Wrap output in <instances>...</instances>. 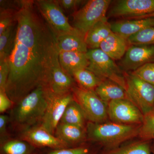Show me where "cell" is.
<instances>
[{
    "label": "cell",
    "instance_id": "cell-1",
    "mask_svg": "<svg viewBox=\"0 0 154 154\" xmlns=\"http://www.w3.org/2000/svg\"><path fill=\"white\" fill-rule=\"evenodd\" d=\"M15 44L8 59L6 93L17 103L40 85L59 53L55 35L39 14L34 1L19 2Z\"/></svg>",
    "mask_w": 154,
    "mask_h": 154
},
{
    "label": "cell",
    "instance_id": "cell-2",
    "mask_svg": "<svg viewBox=\"0 0 154 154\" xmlns=\"http://www.w3.org/2000/svg\"><path fill=\"white\" fill-rule=\"evenodd\" d=\"M47 106L44 86H38L14 104L9 115L12 128L20 133L39 125L44 117Z\"/></svg>",
    "mask_w": 154,
    "mask_h": 154
},
{
    "label": "cell",
    "instance_id": "cell-3",
    "mask_svg": "<svg viewBox=\"0 0 154 154\" xmlns=\"http://www.w3.org/2000/svg\"><path fill=\"white\" fill-rule=\"evenodd\" d=\"M140 126L113 122L99 123L88 122L86 126L87 139L103 145L110 149L139 136Z\"/></svg>",
    "mask_w": 154,
    "mask_h": 154
},
{
    "label": "cell",
    "instance_id": "cell-4",
    "mask_svg": "<svg viewBox=\"0 0 154 154\" xmlns=\"http://www.w3.org/2000/svg\"><path fill=\"white\" fill-rule=\"evenodd\" d=\"M87 55L89 61L87 68L102 81L110 80L126 90L125 73L113 59L100 48L88 50Z\"/></svg>",
    "mask_w": 154,
    "mask_h": 154
},
{
    "label": "cell",
    "instance_id": "cell-5",
    "mask_svg": "<svg viewBox=\"0 0 154 154\" xmlns=\"http://www.w3.org/2000/svg\"><path fill=\"white\" fill-rule=\"evenodd\" d=\"M110 0H90L72 15L73 26L85 37L87 33L97 22L106 17Z\"/></svg>",
    "mask_w": 154,
    "mask_h": 154
},
{
    "label": "cell",
    "instance_id": "cell-6",
    "mask_svg": "<svg viewBox=\"0 0 154 154\" xmlns=\"http://www.w3.org/2000/svg\"><path fill=\"white\" fill-rule=\"evenodd\" d=\"M72 93L88 122H106L108 118L107 104L99 98L95 91L80 88L76 85L72 89Z\"/></svg>",
    "mask_w": 154,
    "mask_h": 154
},
{
    "label": "cell",
    "instance_id": "cell-7",
    "mask_svg": "<svg viewBox=\"0 0 154 154\" xmlns=\"http://www.w3.org/2000/svg\"><path fill=\"white\" fill-rule=\"evenodd\" d=\"M34 2L39 14L55 37L66 33H80L70 25L58 1L37 0Z\"/></svg>",
    "mask_w": 154,
    "mask_h": 154
},
{
    "label": "cell",
    "instance_id": "cell-8",
    "mask_svg": "<svg viewBox=\"0 0 154 154\" xmlns=\"http://www.w3.org/2000/svg\"><path fill=\"white\" fill-rule=\"evenodd\" d=\"M126 93L130 100L144 116L154 111V86L137 78L132 73H125Z\"/></svg>",
    "mask_w": 154,
    "mask_h": 154
},
{
    "label": "cell",
    "instance_id": "cell-9",
    "mask_svg": "<svg viewBox=\"0 0 154 154\" xmlns=\"http://www.w3.org/2000/svg\"><path fill=\"white\" fill-rule=\"evenodd\" d=\"M44 88L47 97V106L40 125L54 135L56 128L59 123L64 111L74 98L72 93L59 96L53 94L45 87Z\"/></svg>",
    "mask_w": 154,
    "mask_h": 154
},
{
    "label": "cell",
    "instance_id": "cell-10",
    "mask_svg": "<svg viewBox=\"0 0 154 154\" xmlns=\"http://www.w3.org/2000/svg\"><path fill=\"white\" fill-rule=\"evenodd\" d=\"M108 118L111 122L125 125H141L144 116L128 99L111 101L107 105Z\"/></svg>",
    "mask_w": 154,
    "mask_h": 154
},
{
    "label": "cell",
    "instance_id": "cell-11",
    "mask_svg": "<svg viewBox=\"0 0 154 154\" xmlns=\"http://www.w3.org/2000/svg\"><path fill=\"white\" fill-rule=\"evenodd\" d=\"M58 54L53 61L43 86L56 95L63 96L72 93V89L77 84L73 78L62 68Z\"/></svg>",
    "mask_w": 154,
    "mask_h": 154
},
{
    "label": "cell",
    "instance_id": "cell-12",
    "mask_svg": "<svg viewBox=\"0 0 154 154\" xmlns=\"http://www.w3.org/2000/svg\"><path fill=\"white\" fill-rule=\"evenodd\" d=\"M154 12V0H119L110 9V17L134 19Z\"/></svg>",
    "mask_w": 154,
    "mask_h": 154
},
{
    "label": "cell",
    "instance_id": "cell-13",
    "mask_svg": "<svg viewBox=\"0 0 154 154\" xmlns=\"http://www.w3.org/2000/svg\"><path fill=\"white\" fill-rule=\"evenodd\" d=\"M18 138L27 141L36 148L48 147L54 149L69 148L63 142L40 125L20 133Z\"/></svg>",
    "mask_w": 154,
    "mask_h": 154
},
{
    "label": "cell",
    "instance_id": "cell-14",
    "mask_svg": "<svg viewBox=\"0 0 154 154\" xmlns=\"http://www.w3.org/2000/svg\"><path fill=\"white\" fill-rule=\"evenodd\" d=\"M154 60V45H131L120 65L126 71L136 69Z\"/></svg>",
    "mask_w": 154,
    "mask_h": 154
},
{
    "label": "cell",
    "instance_id": "cell-15",
    "mask_svg": "<svg viewBox=\"0 0 154 154\" xmlns=\"http://www.w3.org/2000/svg\"><path fill=\"white\" fill-rule=\"evenodd\" d=\"M54 135L69 148L82 145L88 141L86 128L60 122L56 128Z\"/></svg>",
    "mask_w": 154,
    "mask_h": 154
},
{
    "label": "cell",
    "instance_id": "cell-16",
    "mask_svg": "<svg viewBox=\"0 0 154 154\" xmlns=\"http://www.w3.org/2000/svg\"><path fill=\"white\" fill-rule=\"evenodd\" d=\"M111 30L125 39L146 28L154 26V17L118 21L111 24Z\"/></svg>",
    "mask_w": 154,
    "mask_h": 154
},
{
    "label": "cell",
    "instance_id": "cell-17",
    "mask_svg": "<svg viewBox=\"0 0 154 154\" xmlns=\"http://www.w3.org/2000/svg\"><path fill=\"white\" fill-rule=\"evenodd\" d=\"M58 58L62 68L72 77L75 71L80 69L87 68L89 64L87 53L61 51L59 52Z\"/></svg>",
    "mask_w": 154,
    "mask_h": 154
},
{
    "label": "cell",
    "instance_id": "cell-18",
    "mask_svg": "<svg viewBox=\"0 0 154 154\" xmlns=\"http://www.w3.org/2000/svg\"><path fill=\"white\" fill-rule=\"evenodd\" d=\"M127 39L112 32L100 45L99 48L113 60H121L128 48Z\"/></svg>",
    "mask_w": 154,
    "mask_h": 154
},
{
    "label": "cell",
    "instance_id": "cell-19",
    "mask_svg": "<svg viewBox=\"0 0 154 154\" xmlns=\"http://www.w3.org/2000/svg\"><path fill=\"white\" fill-rule=\"evenodd\" d=\"M55 37L58 52L61 51L88 52V48L85 37L81 33H66Z\"/></svg>",
    "mask_w": 154,
    "mask_h": 154
},
{
    "label": "cell",
    "instance_id": "cell-20",
    "mask_svg": "<svg viewBox=\"0 0 154 154\" xmlns=\"http://www.w3.org/2000/svg\"><path fill=\"white\" fill-rule=\"evenodd\" d=\"M112 32L111 23L108 22L107 17L97 22L89 30L85 37L88 48H99L102 42Z\"/></svg>",
    "mask_w": 154,
    "mask_h": 154
},
{
    "label": "cell",
    "instance_id": "cell-21",
    "mask_svg": "<svg viewBox=\"0 0 154 154\" xmlns=\"http://www.w3.org/2000/svg\"><path fill=\"white\" fill-rule=\"evenodd\" d=\"M94 91L99 98L107 105L114 100L128 99L125 89L110 80L102 81Z\"/></svg>",
    "mask_w": 154,
    "mask_h": 154
},
{
    "label": "cell",
    "instance_id": "cell-22",
    "mask_svg": "<svg viewBox=\"0 0 154 154\" xmlns=\"http://www.w3.org/2000/svg\"><path fill=\"white\" fill-rule=\"evenodd\" d=\"M88 122L82 109L75 99L66 106L60 121V123L85 128H86Z\"/></svg>",
    "mask_w": 154,
    "mask_h": 154
},
{
    "label": "cell",
    "instance_id": "cell-23",
    "mask_svg": "<svg viewBox=\"0 0 154 154\" xmlns=\"http://www.w3.org/2000/svg\"><path fill=\"white\" fill-rule=\"evenodd\" d=\"M36 148L20 139L9 138L0 142L1 154H36Z\"/></svg>",
    "mask_w": 154,
    "mask_h": 154
},
{
    "label": "cell",
    "instance_id": "cell-24",
    "mask_svg": "<svg viewBox=\"0 0 154 154\" xmlns=\"http://www.w3.org/2000/svg\"><path fill=\"white\" fill-rule=\"evenodd\" d=\"M103 154H151L149 141L141 140L110 149Z\"/></svg>",
    "mask_w": 154,
    "mask_h": 154
},
{
    "label": "cell",
    "instance_id": "cell-25",
    "mask_svg": "<svg viewBox=\"0 0 154 154\" xmlns=\"http://www.w3.org/2000/svg\"><path fill=\"white\" fill-rule=\"evenodd\" d=\"M17 27V22L0 35V60L8 59L15 44Z\"/></svg>",
    "mask_w": 154,
    "mask_h": 154
},
{
    "label": "cell",
    "instance_id": "cell-26",
    "mask_svg": "<svg viewBox=\"0 0 154 154\" xmlns=\"http://www.w3.org/2000/svg\"><path fill=\"white\" fill-rule=\"evenodd\" d=\"M72 77L77 85L80 88L92 91H94L102 81L87 68L80 69L75 71Z\"/></svg>",
    "mask_w": 154,
    "mask_h": 154
},
{
    "label": "cell",
    "instance_id": "cell-27",
    "mask_svg": "<svg viewBox=\"0 0 154 154\" xmlns=\"http://www.w3.org/2000/svg\"><path fill=\"white\" fill-rule=\"evenodd\" d=\"M127 41L130 45H154V26L130 36Z\"/></svg>",
    "mask_w": 154,
    "mask_h": 154
},
{
    "label": "cell",
    "instance_id": "cell-28",
    "mask_svg": "<svg viewBox=\"0 0 154 154\" xmlns=\"http://www.w3.org/2000/svg\"><path fill=\"white\" fill-rule=\"evenodd\" d=\"M139 137L143 140H154V111L144 116Z\"/></svg>",
    "mask_w": 154,
    "mask_h": 154
},
{
    "label": "cell",
    "instance_id": "cell-29",
    "mask_svg": "<svg viewBox=\"0 0 154 154\" xmlns=\"http://www.w3.org/2000/svg\"><path fill=\"white\" fill-rule=\"evenodd\" d=\"M18 9L1 8L0 12V35L8 27L17 22Z\"/></svg>",
    "mask_w": 154,
    "mask_h": 154
},
{
    "label": "cell",
    "instance_id": "cell-30",
    "mask_svg": "<svg viewBox=\"0 0 154 154\" xmlns=\"http://www.w3.org/2000/svg\"><path fill=\"white\" fill-rule=\"evenodd\" d=\"M131 73L141 80L154 86V62L146 63Z\"/></svg>",
    "mask_w": 154,
    "mask_h": 154
},
{
    "label": "cell",
    "instance_id": "cell-31",
    "mask_svg": "<svg viewBox=\"0 0 154 154\" xmlns=\"http://www.w3.org/2000/svg\"><path fill=\"white\" fill-rule=\"evenodd\" d=\"M91 149L89 146L85 144L74 147L51 149L46 154H91Z\"/></svg>",
    "mask_w": 154,
    "mask_h": 154
},
{
    "label": "cell",
    "instance_id": "cell-32",
    "mask_svg": "<svg viewBox=\"0 0 154 154\" xmlns=\"http://www.w3.org/2000/svg\"><path fill=\"white\" fill-rule=\"evenodd\" d=\"M9 74L8 59L0 60V90H5Z\"/></svg>",
    "mask_w": 154,
    "mask_h": 154
},
{
    "label": "cell",
    "instance_id": "cell-33",
    "mask_svg": "<svg viewBox=\"0 0 154 154\" xmlns=\"http://www.w3.org/2000/svg\"><path fill=\"white\" fill-rule=\"evenodd\" d=\"M14 103L9 98L5 90H0V113L4 114L6 111L11 110Z\"/></svg>",
    "mask_w": 154,
    "mask_h": 154
},
{
    "label": "cell",
    "instance_id": "cell-34",
    "mask_svg": "<svg viewBox=\"0 0 154 154\" xmlns=\"http://www.w3.org/2000/svg\"><path fill=\"white\" fill-rule=\"evenodd\" d=\"M10 122V116L7 114L0 115V142L10 138L8 131V124Z\"/></svg>",
    "mask_w": 154,
    "mask_h": 154
},
{
    "label": "cell",
    "instance_id": "cell-35",
    "mask_svg": "<svg viewBox=\"0 0 154 154\" xmlns=\"http://www.w3.org/2000/svg\"><path fill=\"white\" fill-rule=\"evenodd\" d=\"M58 1L61 7L66 11H72L84 2L81 0H60Z\"/></svg>",
    "mask_w": 154,
    "mask_h": 154
},
{
    "label": "cell",
    "instance_id": "cell-36",
    "mask_svg": "<svg viewBox=\"0 0 154 154\" xmlns=\"http://www.w3.org/2000/svg\"><path fill=\"white\" fill-rule=\"evenodd\" d=\"M151 17H154V12L152 13V14H148V15L142 16V17H137V18H135L134 19H144V18H151Z\"/></svg>",
    "mask_w": 154,
    "mask_h": 154
},
{
    "label": "cell",
    "instance_id": "cell-37",
    "mask_svg": "<svg viewBox=\"0 0 154 154\" xmlns=\"http://www.w3.org/2000/svg\"><path fill=\"white\" fill-rule=\"evenodd\" d=\"M152 152H153V154H154V143L153 146V148H152Z\"/></svg>",
    "mask_w": 154,
    "mask_h": 154
}]
</instances>
